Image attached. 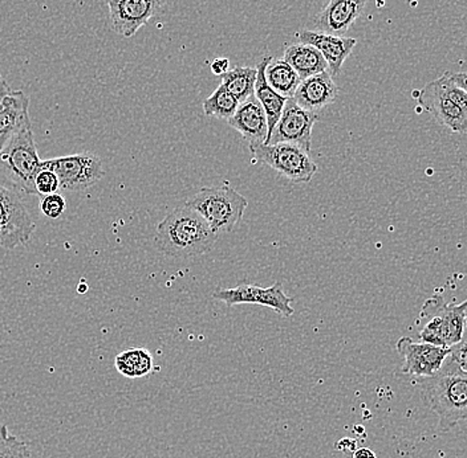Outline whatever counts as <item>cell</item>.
I'll list each match as a JSON object with an SVG mask.
<instances>
[{
  "label": "cell",
  "mask_w": 467,
  "mask_h": 458,
  "mask_svg": "<svg viewBox=\"0 0 467 458\" xmlns=\"http://www.w3.org/2000/svg\"><path fill=\"white\" fill-rule=\"evenodd\" d=\"M422 401L438 416V431L467 422V372L449 357L434 375L420 378Z\"/></svg>",
  "instance_id": "6da1fadb"
},
{
  "label": "cell",
  "mask_w": 467,
  "mask_h": 458,
  "mask_svg": "<svg viewBox=\"0 0 467 458\" xmlns=\"http://www.w3.org/2000/svg\"><path fill=\"white\" fill-rule=\"evenodd\" d=\"M156 247L173 259H192L210 252L218 236L207 221L190 207L181 206L157 226Z\"/></svg>",
  "instance_id": "7a4b0ae2"
},
{
  "label": "cell",
  "mask_w": 467,
  "mask_h": 458,
  "mask_svg": "<svg viewBox=\"0 0 467 458\" xmlns=\"http://www.w3.org/2000/svg\"><path fill=\"white\" fill-rule=\"evenodd\" d=\"M417 100L438 124L452 133L467 134V92L452 81L451 72L426 84Z\"/></svg>",
  "instance_id": "3957f363"
},
{
  "label": "cell",
  "mask_w": 467,
  "mask_h": 458,
  "mask_svg": "<svg viewBox=\"0 0 467 458\" xmlns=\"http://www.w3.org/2000/svg\"><path fill=\"white\" fill-rule=\"evenodd\" d=\"M420 320L423 321L419 335L421 342L451 349L465 334L467 300L458 305H449L442 294L436 293L423 303Z\"/></svg>",
  "instance_id": "277c9868"
},
{
  "label": "cell",
  "mask_w": 467,
  "mask_h": 458,
  "mask_svg": "<svg viewBox=\"0 0 467 458\" xmlns=\"http://www.w3.org/2000/svg\"><path fill=\"white\" fill-rule=\"evenodd\" d=\"M186 206L197 211L217 236L233 232L244 218L248 201L229 186L207 187L192 195Z\"/></svg>",
  "instance_id": "5b68a950"
},
{
  "label": "cell",
  "mask_w": 467,
  "mask_h": 458,
  "mask_svg": "<svg viewBox=\"0 0 467 458\" xmlns=\"http://www.w3.org/2000/svg\"><path fill=\"white\" fill-rule=\"evenodd\" d=\"M42 170L32 127L20 130L0 150V175L28 195H37L35 178Z\"/></svg>",
  "instance_id": "8992f818"
},
{
  "label": "cell",
  "mask_w": 467,
  "mask_h": 458,
  "mask_svg": "<svg viewBox=\"0 0 467 458\" xmlns=\"http://www.w3.org/2000/svg\"><path fill=\"white\" fill-rule=\"evenodd\" d=\"M259 163L294 183H309L317 172V165L302 148L291 144H248Z\"/></svg>",
  "instance_id": "52a82bcc"
},
{
  "label": "cell",
  "mask_w": 467,
  "mask_h": 458,
  "mask_svg": "<svg viewBox=\"0 0 467 458\" xmlns=\"http://www.w3.org/2000/svg\"><path fill=\"white\" fill-rule=\"evenodd\" d=\"M42 168L54 171L60 188L67 191H86L105 175L100 157L93 153L42 160Z\"/></svg>",
  "instance_id": "ba28073f"
},
{
  "label": "cell",
  "mask_w": 467,
  "mask_h": 458,
  "mask_svg": "<svg viewBox=\"0 0 467 458\" xmlns=\"http://www.w3.org/2000/svg\"><path fill=\"white\" fill-rule=\"evenodd\" d=\"M36 224L19 195L8 188L0 192V247L15 249L34 235Z\"/></svg>",
  "instance_id": "9c48e42d"
},
{
  "label": "cell",
  "mask_w": 467,
  "mask_h": 458,
  "mask_svg": "<svg viewBox=\"0 0 467 458\" xmlns=\"http://www.w3.org/2000/svg\"><path fill=\"white\" fill-rule=\"evenodd\" d=\"M317 119L319 116L317 113L303 109L294 98H288L267 145H296L311 153L312 130Z\"/></svg>",
  "instance_id": "30bf717a"
},
{
  "label": "cell",
  "mask_w": 467,
  "mask_h": 458,
  "mask_svg": "<svg viewBox=\"0 0 467 458\" xmlns=\"http://www.w3.org/2000/svg\"><path fill=\"white\" fill-rule=\"evenodd\" d=\"M213 299L226 303L227 306L261 305L273 309L283 317H291L295 313L291 306L292 299L285 294L282 282H275L273 287L261 288L255 285H239L233 289H217Z\"/></svg>",
  "instance_id": "8fae6325"
},
{
  "label": "cell",
  "mask_w": 467,
  "mask_h": 458,
  "mask_svg": "<svg viewBox=\"0 0 467 458\" xmlns=\"http://www.w3.org/2000/svg\"><path fill=\"white\" fill-rule=\"evenodd\" d=\"M107 5L113 31L130 39L160 13L162 0H108Z\"/></svg>",
  "instance_id": "7c38bea8"
},
{
  "label": "cell",
  "mask_w": 467,
  "mask_h": 458,
  "mask_svg": "<svg viewBox=\"0 0 467 458\" xmlns=\"http://www.w3.org/2000/svg\"><path fill=\"white\" fill-rule=\"evenodd\" d=\"M397 352L404 358L402 372L420 379L434 375L451 354V349L402 337L397 342Z\"/></svg>",
  "instance_id": "4fadbf2b"
},
{
  "label": "cell",
  "mask_w": 467,
  "mask_h": 458,
  "mask_svg": "<svg viewBox=\"0 0 467 458\" xmlns=\"http://www.w3.org/2000/svg\"><path fill=\"white\" fill-rule=\"evenodd\" d=\"M297 39L300 43L309 44L319 49L328 64V72L334 76L340 75L341 66L358 46V40L352 37L335 36L319 31L299 32Z\"/></svg>",
  "instance_id": "5bb4252c"
},
{
  "label": "cell",
  "mask_w": 467,
  "mask_h": 458,
  "mask_svg": "<svg viewBox=\"0 0 467 458\" xmlns=\"http://www.w3.org/2000/svg\"><path fill=\"white\" fill-rule=\"evenodd\" d=\"M367 0H329L315 20L317 31L343 36L363 14Z\"/></svg>",
  "instance_id": "9a60e30c"
},
{
  "label": "cell",
  "mask_w": 467,
  "mask_h": 458,
  "mask_svg": "<svg viewBox=\"0 0 467 458\" xmlns=\"http://www.w3.org/2000/svg\"><path fill=\"white\" fill-rule=\"evenodd\" d=\"M337 96L338 87L332 80L331 73L324 71L303 80L292 98L303 109L317 113L334 104Z\"/></svg>",
  "instance_id": "2e32d148"
},
{
  "label": "cell",
  "mask_w": 467,
  "mask_h": 458,
  "mask_svg": "<svg viewBox=\"0 0 467 458\" xmlns=\"http://www.w3.org/2000/svg\"><path fill=\"white\" fill-rule=\"evenodd\" d=\"M227 124L242 134L248 144H265L267 141L268 125L265 109L255 96L239 104Z\"/></svg>",
  "instance_id": "e0dca14e"
},
{
  "label": "cell",
  "mask_w": 467,
  "mask_h": 458,
  "mask_svg": "<svg viewBox=\"0 0 467 458\" xmlns=\"http://www.w3.org/2000/svg\"><path fill=\"white\" fill-rule=\"evenodd\" d=\"M32 127L29 98L22 90H11L0 102V150L20 130Z\"/></svg>",
  "instance_id": "ac0fdd59"
},
{
  "label": "cell",
  "mask_w": 467,
  "mask_h": 458,
  "mask_svg": "<svg viewBox=\"0 0 467 458\" xmlns=\"http://www.w3.org/2000/svg\"><path fill=\"white\" fill-rule=\"evenodd\" d=\"M271 60H273L271 56L265 57L261 63L256 66L255 90H254V96L261 102L263 109H265V117H267L268 134L267 141L265 142V145L270 141L271 134H273L274 129H275L277 121H279L283 109H285V102L288 100V98L283 97L282 95L275 92V90L270 87V84L267 83L265 68H267Z\"/></svg>",
  "instance_id": "d6986e66"
},
{
  "label": "cell",
  "mask_w": 467,
  "mask_h": 458,
  "mask_svg": "<svg viewBox=\"0 0 467 458\" xmlns=\"http://www.w3.org/2000/svg\"><path fill=\"white\" fill-rule=\"evenodd\" d=\"M283 58L290 64L302 81L317 73L328 71L326 58L320 54L319 49L309 44H292L285 48Z\"/></svg>",
  "instance_id": "ffe728a7"
},
{
  "label": "cell",
  "mask_w": 467,
  "mask_h": 458,
  "mask_svg": "<svg viewBox=\"0 0 467 458\" xmlns=\"http://www.w3.org/2000/svg\"><path fill=\"white\" fill-rule=\"evenodd\" d=\"M265 78L270 87L285 98L294 97L297 87L302 83L299 75L283 57L270 61L265 68Z\"/></svg>",
  "instance_id": "44dd1931"
},
{
  "label": "cell",
  "mask_w": 467,
  "mask_h": 458,
  "mask_svg": "<svg viewBox=\"0 0 467 458\" xmlns=\"http://www.w3.org/2000/svg\"><path fill=\"white\" fill-rule=\"evenodd\" d=\"M222 86L239 101V104L254 96L256 81V66H235L221 76Z\"/></svg>",
  "instance_id": "7402d4cb"
},
{
  "label": "cell",
  "mask_w": 467,
  "mask_h": 458,
  "mask_svg": "<svg viewBox=\"0 0 467 458\" xmlns=\"http://www.w3.org/2000/svg\"><path fill=\"white\" fill-rule=\"evenodd\" d=\"M115 366L125 378H142L153 370V357L146 349H130L117 355Z\"/></svg>",
  "instance_id": "603a6c76"
},
{
  "label": "cell",
  "mask_w": 467,
  "mask_h": 458,
  "mask_svg": "<svg viewBox=\"0 0 467 458\" xmlns=\"http://www.w3.org/2000/svg\"><path fill=\"white\" fill-rule=\"evenodd\" d=\"M238 107L239 101L221 84L213 95L203 101V113L207 117L229 121Z\"/></svg>",
  "instance_id": "cb8c5ba5"
},
{
  "label": "cell",
  "mask_w": 467,
  "mask_h": 458,
  "mask_svg": "<svg viewBox=\"0 0 467 458\" xmlns=\"http://www.w3.org/2000/svg\"><path fill=\"white\" fill-rule=\"evenodd\" d=\"M0 458H31L28 445L11 434L5 424H0Z\"/></svg>",
  "instance_id": "d4e9b609"
},
{
  "label": "cell",
  "mask_w": 467,
  "mask_h": 458,
  "mask_svg": "<svg viewBox=\"0 0 467 458\" xmlns=\"http://www.w3.org/2000/svg\"><path fill=\"white\" fill-rule=\"evenodd\" d=\"M67 209V201L60 194L40 197V211L49 219H58Z\"/></svg>",
  "instance_id": "484cf974"
},
{
  "label": "cell",
  "mask_w": 467,
  "mask_h": 458,
  "mask_svg": "<svg viewBox=\"0 0 467 458\" xmlns=\"http://www.w3.org/2000/svg\"><path fill=\"white\" fill-rule=\"evenodd\" d=\"M35 187H36L37 197H44V195L57 194L60 189V182L54 171L42 168L35 178Z\"/></svg>",
  "instance_id": "4316f807"
},
{
  "label": "cell",
  "mask_w": 467,
  "mask_h": 458,
  "mask_svg": "<svg viewBox=\"0 0 467 458\" xmlns=\"http://www.w3.org/2000/svg\"><path fill=\"white\" fill-rule=\"evenodd\" d=\"M451 355L457 361L458 366L467 372V325L462 340L451 347Z\"/></svg>",
  "instance_id": "83f0119b"
},
{
  "label": "cell",
  "mask_w": 467,
  "mask_h": 458,
  "mask_svg": "<svg viewBox=\"0 0 467 458\" xmlns=\"http://www.w3.org/2000/svg\"><path fill=\"white\" fill-rule=\"evenodd\" d=\"M229 58H215L212 63V72L214 73V75L222 76L223 73L229 71Z\"/></svg>",
  "instance_id": "f1b7e54d"
},
{
  "label": "cell",
  "mask_w": 467,
  "mask_h": 458,
  "mask_svg": "<svg viewBox=\"0 0 467 458\" xmlns=\"http://www.w3.org/2000/svg\"><path fill=\"white\" fill-rule=\"evenodd\" d=\"M452 81L467 92V73H451Z\"/></svg>",
  "instance_id": "f546056e"
},
{
  "label": "cell",
  "mask_w": 467,
  "mask_h": 458,
  "mask_svg": "<svg viewBox=\"0 0 467 458\" xmlns=\"http://www.w3.org/2000/svg\"><path fill=\"white\" fill-rule=\"evenodd\" d=\"M352 458H378V456H376V453L372 449L360 448L356 449V451L353 452Z\"/></svg>",
  "instance_id": "4dcf8cb0"
},
{
  "label": "cell",
  "mask_w": 467,
  "mask_h": 458,
  "mask_svg": "<svg viewBox=\"0 0 467 458\" xmlns=\"http://www.w3.org/2000/svg\"><path fill=\"white\" fill-rule=\"evenodd\" d=\"M11 92L10 87L7 86L5 80H0V102H2L3 98Z\"/></svg>",
  "instance_id": "1f68e13d"
},
{
  "label": "cell",
  "mask_w": 467,
  "mask_h": 458,
  "mask_svg": "<svg viewBox=\"0 0 467 458\" xmlns=\"http://www.w3.org/2000/svg\"><path fill=\"white\" fill-rule=\"evenodd\" d=\"M3 188H5V186L0 185V192H2V191H3Z\"/></svg>",
  "instance_id": "d6a6232c"
},
{
  "label": "cell",
  "mask_w": 467,
  "mask_h": 458,
  "mask_svg": "<svg viewBox=\"0 0 467 458\" xmlns=\"http://www.w3.org/2000/svg\"><path fill=\"white\" fill-rule=\"evenodd\" d=\"M2 78H3V77H2V73H0V80H2Z\"/></svg>",
  "instance_id": "836d02e7"
},
{
  "label": "cell",
  "mask_w": 467,
  "mask_h": 458,
  "mask_svg": "<svg viewBox=\"0 0 467 458\" xmlns=\"http://www.w3.org/2000/svg\"><path fill=\"white\" fill-rule=\"evenodd\" d=\"M105 2H108V0H105Z\"/></svg>",
  "instance_id": "e575fe53"
}]
</instances>
